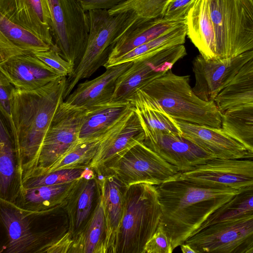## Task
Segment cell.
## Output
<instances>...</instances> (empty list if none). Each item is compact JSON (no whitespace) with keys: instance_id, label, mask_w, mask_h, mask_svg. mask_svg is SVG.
<instances>
[{"instance_id":"obj_1","label":"cell","mask_w":253,"mask_h":253,"mask_svg":"<svg viewBox=\"0 0 253 253\" xmlns=\"http://www.w3.org/2000/svg\"><path fill=\"white\" fill-rule=\"evenodd\" d=\"M191 9L194 45L206 59L253 50V0H196Z\"/></svg>"},{"instance_id":"obj_2","label":"cell","mask_w":253,"mask_h":253,"mask_svg":"<svg viewBox=\"0 0 253 253\" xmlns=\"http://www.w3.org/2000/svg\"><path fill=\"white\" fill-rule=\"evenodd\" d=\"M156 186L162 213L160 223L173 249L196 233L210 215L238 192L207 187L179 179Z\"/></svg>"},{"instance_id":"obj_3","label":"cell","mask_w":253,"mask_h":253,"mask_svg":"<svg viewBox=\"0 0 253 253\" xmlns=\"http://www.w3.org/2000/svg\"><path fill=\"white\" fill-rule=\"evenodd\" d=\"M66 84L67 77L61 76L36 90L13 89L8 122L15 151L25 162L24 175L36 163L54 116L64 101Z\"/></svg>"},{"instance_id":"obj_4","label":"cell","mask_w":253,"mask_h":253,"mask_svg":"<svg viewBox=\"0 0 253 253\" xmlns=\"http://www.w3.org/2000/svg\"><path fill=\"white\" fill-rule=\"evenodd\" d=\"M189 79L171 69L137 91L149 105L176 121L221 128L223 113L214 101H205L196 95Z\"/></svg>"},{"instance_id":"obj_5","label":"cell","mask_w":253,"mask_h":253,"mask_svg":"<svg viewBox=\"0 0 253 253\" xmlns=\"http://www.w3.org/2000/svg\"><path fill=\"white\" fill-rule=\"evenodd\" d=\"M162 215L156 186L139 183L126 187L124 212L114 253H143Z\"/></svg>"},{"instance_id":"obj_6","label":"cell","mask_w":253,"mask_h":253,"mask_svg":"<svg viewBox=\"0 0 253 253\" xmlns=\"http://www.w3.org/2000/svg\"><path fill=\"white\" fill-rule=\"evenodd\" d=\"M89 33L85 49L73 73L67 78L64 99L83 79L104 66L119 38L141 18L131 11L111 15L107 9L87 12Z\"/></svg>"},{"instance_id":"obj_7","label":"cell","mask_w":253,"mask_h":253,"mask_svg":"<svg viewBox=\"0 0 253 253\" xmlns=\"http://www.w3.org/2000/svg\"><path fill=\"white\" fill-rule=\"evenodd\" d=\"M51 17V35L60 56L74 66L85 49L89 21L78 0H46Z\"/></svg>"},{"instance_id":"obj_8","label":"cell","mask_w":253,"mask_h":253,"mask_svg":"<svg viewBox=\"0 0 253 253\" xmlns=\"http://www.w3.org/2000/svg\"><path fill=\"white\" fill-rule=\"evenodd\" d=\"M86 109L63 101L50 124L33 168L23 177V182L42 173L79 141L81 127Z\"/></svg>"},{"instance_id":"obj_9","label":"cell","mask_w":253,"mask_h":253,"mask_svg":"<svg viewBox=\"0 0 253 253\" xmlns=\"http://www.w3.org/2000/svg\"><path fill=\"white\" fill-rule=\"evenodd\" d=\"M196 253H249L253 247V213L220 221L187 239Z\"/></svg>"},{"instance_id":"obj_10","label":"cell","mask_w":253,"mask_h":253,"mask_svg":"<svg viewBox=\"0 0 253 253\" xmlns=\"http://www.w3.org/2000/svg\"><path fill=\"white\" fill-rule=\"evenodd\" d=\"M180 172L140 142L131 147L109 170L126 186L146 183L157 185L173 179Z\"/></svg>"},{"instance_id":"obj_11","label":"cell","mask_w":253,"mask_h":253,"mask_svg":"<svg viewBox=\"0 0 253 253\" xmlns=\"http://www.w3.org/2000/svg\"><path fill=\"white\" fill-rule=\"evenodd\" d=\"M187 55L184 44L172 46L143 56L118 79L110 102H128L142 86L163 75Z\"/></svg>"},{"instance_id":"obj_12","label":"cell","mask_w":253,"mask_h":253,"mask_svg":"<svg viewBox=\"0 0 253 253\" xmlns=\"http://www.w3.org/2000/svg\"><path fill=\"white\" fill-rule=\"evenodd\" d=\"M174 179L207 187L238 190L253 185V161L214 158L189 171L179 172Z\"/></svg>"},{"instance_id":"obj_13","label":"cell","mask_w":253,"mask_h":253,"mask_svg":"<svg viewBox=\"0 0 253 253\" xmlns=\"http://www.w3.org/2000/svg\"><path fill=\"white\" fill-rule=\"evenodd\" d=\"M144 139L145 132L141 120L132 106L131 110L101 140L95 156L88 166L101 170L107 175L110 169L127 151Z\"/></svg>"},{"instance_id":"obj_14","label":"cell","mask_w":253,"mask_h":253,"mask_svg":"<svg viewBox=\"0 0 253 253\" xmlns=\"http://www.w3.org/2000/svg\"><path fill=\"white\" fill-rule=\"evenodd\" d=\"M252 58L253 50L221 60H207L200 54L198 55L192 61L195 80L193 90L201 99L214 101L241 68Z\"/></svg>"},{"instance_id":"obj_15","label":"cell","mask_w":253,"mask_h":253,"mask_svg":"<svg viewBox=\"0 0 253 253\" xmlns=\"http://www.w3.org/2000/svg\"><path fill=\"white\" fill-rule=\"evenodd\" d=\"M142 126L145 132L144 144L176 167L180 172L189 171L215 158L181 135L153 130Z\"/></svg>"},{"instance_id":"obj_16","label":"cell","mask_w":253,"mask_h":253,"mask_svg":"<svg viewBox=\"0 0 253 253\" xmlns=\"http://www.w3.org/2000/svg\"><path fill=\"white\" fill-rule=\"evenodd\" d=\"M0 14L54 46L46 0H0Z\"/></svg>"},{"instance_id":"obj_17","label":"cell","mask_w":253,"mask_h":253,"mask_svg":"<svg viewBox=\"0 0 253 253\" xmlns=\"http://www.w3.org/2000/svg\"><path fill=\"white\" fill-rule=\"evenodd\" d=\"M0 71L16 88L27 91L42 87L61 76L34 54L11 57L0 63Z\"/></svg>"},{"instance_id":"obj_18","label":"cell","mask_w":253,"mask_h":253,"mask_svg":"<svg viewBox=\"0 0 253 253\" xmlns=\"http://www.w3.org/2000/svg\"><path fill=\"white\" fill-rule=\"evenodd\" d=\"M181 136L212 154L215 158L242 159L247 150L224 129L176 121Z\"/></svg>"},{"instance_id":"obj_19","label":"cell","mask_w":253,"mask_h":253,"mask_svg":"<svg viewBox=\"0 0 253 253\" xmlns=\"http://www.w3.org/2000/svg\"><path fill=\"white\" fill-rule=\"evenodd\" d=\"M133 61L115 65L106 69L102 74L80 83L64 101L79 108L88 109L110 101L118 78L132 65Z\"/></svg>"},{"instance_id":"obj_20","label":"cell","mask_w":253,"mask_h":253,"mask_svg":"<svg viewBox=\"0 0 253 253\" xmlns=\"http://www.w3.org/2000/svg\"><path fill=\"white\" fill-rule=\"evenodd\" d=\"M186 22L171 21L162 17L140 18L124 33L116 42L104 67L107 69L112 63L134 48L169 32Z\"/></svg>"},{"instance_id":"obj_21","label":"cell","mask_w":253,"mask_h":253,"mask_svg":"<svg viewBox=\"0 0 253 253\" xmlns=\"http://www.w3.org/2000/svg\"><path fill=\"white\" fill-rule=\"evenodd\" d=\"M132 108L128 102H109L86 109L79 139L102 138Z\"/></svg>"},{"instance_id":"obj_22","label":"cell","mask_w":253,"mask_h":253,"mask_svg":"<svg viewBox=\"0 0 253 253\" xmlns=\"http://www.w3.org/2000/svg\"><path fill=\"white\" fill-rule=\"evenodd\" d=\"M126 187L113 174L105 175L101 185L107 227V253H114L117 233L123 215Z\"/></svg>"},{"instance_id":"obj_23","label":"cell","mask_w":253,"mask_h":253,"mask_svg":"<svg viewBox=\"0 0 253 253\" xmlns=\"http://www.w3.org/2000/svg\"><path fill=\"white\" fill-rule=\"evenodd\" d=\"M0 217L8 237L6 253H25L31 249L36 238L26 215L17 209L1 207Z\"/></svg>"},{"instance_id":"obj_24","label":"cell","mask_w":253,"mask_h":253,"mask_svg":"<svg viewBox=\"0 0 253 253\" xmlns=\"http://www.w3.org/2000/svg\"><path fill=\"white\" fill-rule=\"evenodd\" d=\"M252 101H253V58L241 68L214 100L222 113L232 107Z\"/></svg>"},{"instance_id":"obj_25","label":"cell","mask_w":253,"mask_h":253,"mask_svg":"<svg viewBox=\"0 0 253 253\" xmlns=\"http://www.w3.org/2000/svg\"><path fill=\"white\" fill-rule=\"evenodd\" d=\"M222 127L241 143L248 152L253 153V101L224 112Z\"/></svg>"},{"instance_id":"obj_26","label":"cell","mask_w":253,"mask_h":253,"mask_svg":"<svg viewBox=\"0 0 253 253\" xmlns=\"http://www.w3.org/2000/svg\"><path fill=\"white\" fill-rule=\"evenodd\" d=\"M129 102L134 107L143 125L153 130L181 135L175 120L162 111L149 105L138 91Z\"/></svg>"},{"instance_id":"obj_27","label":"cell","mask_w":253,"mask_h":253,"mask_svg":"<svg viewBox=\"0 0 253 253\" xmlns=\"http://www.w3.org/2000/svg\"><path fill=\"white\" fill-rule=\"evenodd\" d=\"M187 36L186 22L171 31L143 44L115 60L111 66L127 62L165 48L184 44Z\"/></svg>"},{"instance_id":"obj_28","label":"cell","mask_w":253,"mask_h":253,"mask_svg":"<svg viewBox=\"0 0 253 253\" xmlns=\"http://www.w3.org/2000/svg\"><path fill=\"white\" fill-rule=\"evenodd\" d=\"M253 213V185H252L238 190L231 200L208 217L197 231L220 221Z\"/></svg>"},{"instance_id":"obj_29","label":"cell","mask_w":253,"mask_h":253,"mask_svg":"<svg viewBox=\"0 0 253 253\" xmlns=\"http://www.w3.org/2000/svg\"><path fill=\"white\" fill-rule=\"evenodd\" d=\"M0 32L16 46L28 54L49 50L51 46L28 29L16 24L0 14Z\"/></svg>"},{"instance_id":"obj_30","label":"cell","mask_w":253,"mask_h":253,"mask_svg":"<svg viewBox=\"0 0 253 253\" xmlns=\"http://www.w3.org/2000/svg\"><path fill=\"white\" fill-rule=\"evenodd\" d=\"M102 138L80 140L63 154L56 162L41 175L56 170L81 168L91 162Z\"/></svg>"},{"instance_id":"obj_31","label":"cell","mask_w":253,"mask_h":253,"mask_svg":"<svg viewBox=\"0 0 253 253\" xmlns=\"http://www.w3.org/2000/svg\"><path fill=\"white\" fill-rule=\"evenodd\" d=\"M107 235L106 216L101 194L84 235L83 252L107 253Z\"/></svg>"},{"instance_id":"obj_32","label":"cell","mask_w":253,"mask_h":253,"mask_svg":"<svg viewBox=\"0 0 253 253\" xmlns=\"http://www.w3.org/2000/svg\"><path fill=\"white\" fill-rule=\"evenodd\" d=\"M0 122V190L1 194L4 195L8 191L14 174V149L2 117Z\"/></svg>"},{"instance_id":"obj_33","label":"cell","mask_w":253,"mask_h":253,"mask_svg":"<svg viewBox=\"0 0 253 253\" xmlns=\"http://www.w3.org/2000/svg\"><path fill=\"white\" fill-rule=\"evenodd\" d=\"M170 0H124L108 10L111 15L126 11L135 13L144 19L161 17Z\"/></svg>"},{"instance_id":"obj_34","label":"cell","mask_w":253,"mask_h":253,"mask_svg":"<svg viewBox=\"0 0 253 253\" xmlns=\"http://www.w3.org/2000/svg\"><path fill=\"white\" fill-rule=\"evenodd\" d=\"M83 168L62 169L31 178L24 183V189L45 185H53L73 182L80 180L84 175Z\"/></svg>"},{"instance_id":"obj_35","label":"cell","mask_w":253,"mask_h":253,"mask_svg":"<svg viewBox=\"0 0 253 253\" xmlns=\"http://www.w3.org/2000/svg\"><path fill=\"white\" fill-rule=\"evenodd\" d=\"M96 182L93 179L86 180L81 187L76 208L75 225L79 227L89 214L96 189Z\"/></svg>"},{"instance_id":"obj_36","label":"cell","mask_w":253,"mask_h":253,"mask_svg":"<svg viewBox=\"0 0 253 253\" xmlns=\"http://www.w3.org/2000/svg\"><path fill=\"white\" fill-rule=\"evenodd\" d=\"M75 182L24 189L25 200L27 203L32 204H40L48 201L63 193Z\"/></svg>"},{"instance_id":"obj_37","label":"cell","mask_w":253,"mask_h":253,"mask_svg":"<svg viewBox=\"0 0 253 253\" xmlns=\"http://www.w3.org/2000/svg\"><path fill=\"white\" fill-rule=\"evenodd\" d=\"M34 55L61 76L69 77L74 72L75 66L62 58L55 46L51 47L48 50L37 52Z\"/></svg>"},{"instance_id":"obj_38","label":"cell","mask_w":253,"mask_h":253,"mask_svg":"<svg viewBox=\"0 0 253 253\" xmlns=\"http://www.w3.org/2000/svg\"><path fill=\"white\" fill-rule=\"evenodd\" d=\"M171 240L160 223L156 232L146 244L143 253H171Z\"/></svg>"},{"instance_id":"obj_39","label":"cell","mask_w":253,"mask_h":253,"mask_svg":"<svg viewBox=\"0 0 253 253\" xmlns=\"http://www.w3.org/2000/svg\"><path fill=\"white\" fill-rule=\"evenodd\" d=\"M196 0H170L161 16L171 21H184Z\"/></svg>"},{"instance_id":"obj_40","label":"cell","mask_w":253,"mask_h":253,"mask_svg":"<svg viewBox=\"0 0 253 253\" xmlns=\"http://www.w3.org/2000/svg\"><path fill=\"white\" fill-rule=\"evenodd\" d=\"M12 85L4 75L0 73V109L3 118L9 121L11 116Z\"/></svg>"},{"instance_id":"obj_41","label":"cell","mask_w":253,"mask_h":253,"mask_svg":"<svg viewBox=\"0 0 253 253\" xmlns=\"http://www.w3.org/2000/svg\"><path fill=\"white\" fill-rule=\"evenodd\" d=\"M28 54L0 32V63L14 56Z\"/></svg>"},{"instance_id":"obj_42","label":"cell","mask_w":253,"mask_h":253,"mask_svg":"<svg viewBox=\"0 0 253 253\" xmlns=\"http://www.w3.org/2000/svg\"><path fill=\"white\" fill-rule=\"evenodd\" d=\"M83 9L87 12L95 9L112 8L124 0H78Z\"/></svg>"},{"instance_id":"obj_43","label":"cell","mask_w":253,"mask_h":253,"mask_svg":"<svg viewBox=\"0 0 253 253\" xmlns=\"http://www.w3.org/2000/svg\"><path fill=\"white\" fill-rule=\"evenodd\" d=\"M181 251L183 253H196L195 251L188 244L183 243L180 246Z\"/></svg>"},{"instance_id":"obj_44","label":"cell","mask_w":253,"mask_h":253,"mask_svg":"<svg viewBox=\"0 0 253 253\" xmlns=\"http://www.w3.org/2000/svg\"><path fill=\"white\" fill-rule=\"evenodd\" d=\"M242 159H247L253 161V153L247 151Z\"/></svg>"},{"instance_id":"obj_45","label":"cell","mask_w":253,"mask_h":253,"mask_svg":"<svg viewBox=\"0 0 253 253\" xmlns=\"http://www.w3.org/2000/svg\"><path fill=\"white\" fill-rule=\"evenodd\" d=\"M250 253H253V247L250 250Z\"/></svg>"},{"instance_id":"obj_46","label":"cell","mask_w":253,"mask_h":253,"mask_svg":"<svg viewBox=\"0 0 253 253\" xmlns=\"http://www.w3.org/2000/svg\"></svg>"}]
</instances>
